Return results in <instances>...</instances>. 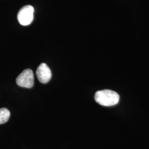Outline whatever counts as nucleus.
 Masks as SVG:
<instances>
[{"instance_id":"2","label":"nucleus","mask_w":149,"mask_h":149,"mask_svg":"<svg viewBox=\"0 0 149 149\" xmlns=\"http://www.w3.org/2000/svg\"><path fill=\"white\" fill-rule=\"evenodd\" d=\"M34 10L33 7L27 5L23 7L17 15V19L19 23L24 26L29 25L34 18Z\"/></svg>"},{"instance_id":"1","label":"nucleus","mask_w":149,"mask_h":149,"mask_svg":"<svg viewBox=\"0 0 149 149\" xmlns=\"http://www.w3.org/2000/svg\"><path fill=\"white\" fill-rule=\"evenodd\" d=\"M119 98L118 93L110 90L98 91L96 92L95 95L96 102L103 106H114L119 102Z\"/></svg>"},{"instance_id":"4","label":"nucleus","mask_w":149,"mask_h":149,"mask_svg":"<svg viewBox=\"0 0 149 149\" xmlns=\"http://www.w3.org/2000/svg\"><path fill=\"white\" fill-rule=\"evenodd\" d=\"M36 74L39 81L42 84H47L50 80L52 74L48 65L42 63L38 67Z\"/></svg>"},{"instance_id":"5","label":"nucleus","mask_w":149,"mask_h":149,"mask_svg":"<svg viewBox=\"0 0 149 149\" xmlns=\"http://www.w3.org/2000/svg\"><path fill=\"white\" fill-rule=\"evenodd\" d=\"M10 117V112L6 108L0 109V124L7 122Z\"/></svg>"},{"instance_id":"3","label":"nucleus","mask_w":149,"mask_h":149,"mask_svg":"<svg viewBox=\"0 0 149 149\" xmlns=\"http://www.w3.org/2000/svg\"><path fill=\"white\" fill-rule=\"evenodd\" d=\"M17 84L22 87L31 88L34 85V74L32 70L26 69L16 79Z\"/></svg>"}]
</instances>
